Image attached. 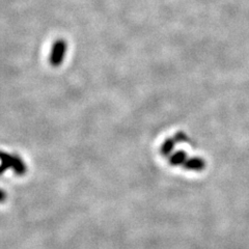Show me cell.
<instances>
[{
	"label": "cell",
	"instance_id": "3",
	"mask_svg": "<svg viewBox=\"0 0 249 249\" xmlns=\"http://www.w3.org/2000/svg\"><path fill=\"white\" fill-rule=\"evenodd\" d=\"M205 166H206V163H205L204 159L198 158V157L187 159V161L184 163V167L186 169H189V170L200 171L205 168Z\"/></svg>",
	"mask_w": 249,
	"mask_h": 249
},
{
	"label": "cell",
	"instance_id": "5",
	"mask_svg": "<svg viewBox=\"0 0 249 249\" xmlns=\"http://www.w3.org/2000/svg\"><path fill=\"white\" fill-rule=\"evenodd\" d=\"M176 145V139H167L161 146V153L163 156H168Z\"/></svg>",
	"mask_w": 249,
	"mask_h": 249
},
{
	"label": "cell",
	"instance_id": "6",
	"mask_svg": "<svg viewBox=\"0 0 249 249\" xmlns=\"http://www.w3.org/2000/svg\"><path fill=\"white\" fill-rule=\"evenodd\" d=\"M175 139H176V142H184L185 139H187V137H186V135H185L184 133H181V132H180V133H178V134L176 136Z\"/></svg>",
	"mask_w": 249,
	"mask_h": 249
},
{
	"label": "cell",
	"instance_id": "2",
	"mask_svg": "<svg viewBox=\"0 0 249 249\" xmlns=\"http://www.w3.org/2000/svg\"><path fill=\"white\" fill-rule=\"evenodd\" d=\"M67 49H68V44L64 38H59V40L55 41V43H54L52 46V50L49 57V62L52 67L56 68L62 64V61H64L65 55L67 53Z\"/></svg>",
	"mask_w": 249,
	"mask_h": 249
},
{
	"label": "cell",
	"instance_id": "1",
	"mask_svg": "<svg viewBox=\"0 0 249 249\" xmlns=\"http://www.w3.org/2000/svg\"><path fill=\"white\" fill-rule=\"evenodd\" d=\"M0 162H1V166H0V174L3 173L6 169H13L16 174L19 176L23 175L26 171V165L22 159L18 156L6 154L3 152H0Z\"/></svg>",
	"mask_w": 249,
	"mask_h": 249
},
{
	"label": "cell",
	"instance_id": "4",
	"mask_svg": "<svg viewBox=\"0 0 249 249\" xmlns=\"http://www.w3.org/2000/svg\"><path fill=\"white\" fill-rule=\"evenodd\" d=\"M187 161V155L185 152H178L174 154L169 158V162L171 165H184V163Z\"/></svg>",
	"mask_w": 249,
	"mask_h": 249
},
{
	"label": "cell",
	"instance_id": "7",
	"mask_svg": "<svg viewBox=\"0 0 249 249\" xmlns=\"http://www.w3.org/2000/svg\"><path fill=\"white\" fill-rule=\"evenodd\" d=\"M5 197V194L2 190H0V200H2Z\"/></svg>",
	"mask_w": 249,
	"mask_h": 249
}]
</instances>
